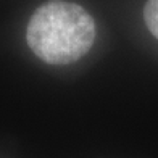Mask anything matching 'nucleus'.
Instances as JSON below:
<instances>
[{"label":"nucleus","mask_w":158,"mask_h":158,"mask_svg":"<svg viewBox=\"0 0 158 158\" xmlns=\"http://www.w3.org/2000/svg\"><path fill=\"white\" fill-rule=\"evenodd\" d=\"M143 19H145L148 31L158 39V0H148L145 3Z\"/></svg>","instance_id":"2"},{"label":"nucleus","mask_w":158,"mask_h":158,"mask_svg":"<svg viewBox=\"0 0 158 158\" xmlns=\"http://www.w3.org/2000/svg\"><path fill=\"white\" fill-rule=\"evenodd\" d=\"M95 23L82 6L63 0H50L34 11L26 40L40 60L50 64L77 61L90 50Z\"/></svg>","instance_id":"1"}]
</instances>
